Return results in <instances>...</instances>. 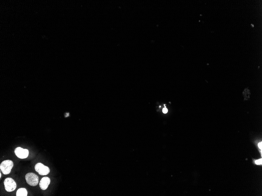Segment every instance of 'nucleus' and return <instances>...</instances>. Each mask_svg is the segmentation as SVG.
Here are the masks:
<instances>
[{
    "mask_svg": "<svg viewBox=\"0 0 262 196\" xmlns=\"http://www.w3.org/2000/svg\"><path fill=\"white\" fill-rule=\"evenodd\" d=\"M13 166L14 163L12 161L9 160H6L1 163L0 169L4 174L8 175L10 173Z\"/></svg>",
    "mask_w": 262,
    "mask_h": 196,
    "instance_id": "f257e3e1",
    "label": "nucleus"
},
{
    "mask_svg": "<svg viewBox=\"0 0 262 196\" xmlns=\"http://www.w3.org/2000/svg\"><path fill=\"white\" fill-rule=\"evenodd\" d=\"M25 179L27 183L31 186H36L39 183V177L35 173H27L25 176Z\"/></svg>",
    "mask_w": 262,
    "mask_h": 196,
    "instance_id": "f03ea898",
    "label": "nucleus"
},
{
    "mask_svg": "<svg viewBox=\"0 0 262 196\" xmlns=\"http://www.w3.org/2000/svg\"><path fill=\"white\" fill-rule=\"evenodd\" d=\"M4 184L5 189L7 192H13L16 189L17 185L16 182L11 178H7L4 180Z\"/></svg>",
    "mask_w": 262,
    "mask_h": 196,
    "instance_id": "7ed1b4c3",
    "label": "nucleus"
},
{
    "mask_svg": "<svg viewBox=\"0 0 262 196\" xmlns=\"http://www.w3.org/2000/svg\"><path fill=\"white\" fill-rule=\"evenodd\" d=\"M35 169L36 172L41 175H46L50 172L49 167L45 166L41 163H38L35 165Z\"/></svg>",
    "mask_w": 262,
    "mask_h": 196,
    "instance_id": "20e7f679",
    "label": "nucleus"
},
{
    "mask_svg": "<svg viewBox=\"0 0 262 196\" xmlns=\"http://www.w3.org/2000/svg\"><path fill=\"white\" fill-rule=\"evenodd\" d=\"M15 153L17 156L20 159H25L28 157L29 155V151L27 149L17 147L15 148Z\"/></svg>",
    "mask_w": 262,
    "mask_h": 196,
    "instance_id": "39448f33",
    "label": "nucleus"
},
{
    "mask_svg": "<svg viewBox=\"0 0 262 196\" xmlns=\"http://www.w3.org/2000/svg\"><path fill=\"white\" fill-rule=\"evenodd\" d=\"M50 183V179L48 177H44L42 178L39 183L40 188L43 190H45L48 188V186Z\"/></svg>",
    "mask_w": 262,
    "mask_h": 196,
    "instance_id": "423d86ee",
    "label": "nucleus"
},
{
    "mask_svg": "<svg viewBox=\"0 0 262 196\" xmlns=\"http://www.w3.org/2000/svg\"><path fill=\"white\" fill-rule=\"evenodd\" d=\"M28 195V192L27 190L24 188H20L17 192L16 196H27Z\"/></svg>",
    "mask_w": 262,
    "mask_h": 196,
    "instance_id": "0eeeda50",
    "label": "nucleus"
},
{
    "mask_svg": "<svg viewBox=\"0 0 262 196\" xmlns=\"http://www.w3.org/2000/svg\"><path fill=\"white\" fill-rule=\"evenodd\" d=\"M256 164V165H262V159H259V160H256L255 161Z\"/></svg>",
    "mask_w": 262,
    "mask_h": 196,
    "instance_id": "6e6552de",
    "label": "nucleus"
},
{
    "mask_svg": "<svg viewBox=\"0 0 262 196\" xmlns=\"http://www.w3.org/2000/svg\"><path fill=\"white\" fill-rule=\"evenodd\" d=\"M168 109H167V108H163V110H162V112H163V113H164V114H166V113H168Z\"/></svg>",
    "mask_w": 262,
    "mask_h": 196,
    "instance_id": "1a4fd4ad",
    "label": "nucleus"
},
{
    "mask_svg": "<svg viewBox=\"0 0 262 196\" xmlns=\"http://www.w3.org/2000/svg\"><path fill=\"white\" fill-rule=\"evenodd\" d=\"M258 146H259V148L260 149L262 150V143L261 142L259 143V144H258Z\"/></svg>",
    "mask_w": 262,
    "mask_h": 196,
    "instance_id": "9d476101",
    "label": "nucleus"
},
{
    "mask_svg": "<svg viewBox=\"0 0 262 196\" xmlns=\"http://www.w3.org/2000/svg\"><path fill=\"white\" fill-rule=\"evenodd\" d=\"M1 174H0V177L1 178Z\"/></svg>",
    "mask_w": 262,
    "mask_h": 196,
    "instance_id": "9b49d317",
    "label": "nucleus"
}]
</instances>
